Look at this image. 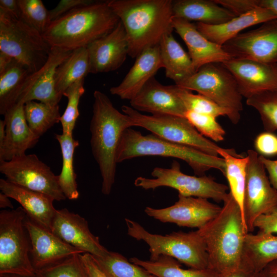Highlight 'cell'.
<instances>
[{"mask_svg": "<svg viewBox=\"0 0 277 277\" xmlns=\"http://www.w3.org/2000/svg\"><path fill=\"white\" fill-rule=\"evenodd\" d=\"M220 212L197 230L208 256L209 268L221 276L244 266L245 236L248 232L241 209L231 193Z\"/></svg>", "mask_w": 277, "mask_h": 277, "instance_id": "cell-1", "label": "cell"}, {"mask_svg": "<svg viewBox=\"0 0 277 277\" xmlns=\"http://www.w3.org/2000/svg\"><path fill=\"white\" fill-rule=\"evenodd\" d=\"M108 5L122 23L128 43V55L159 45L173 30L172 0H108Z\"/></svg>", "mask_w": 277, "mask_h": 277, "instance_id": "cell-2", "label": "cell"}, {"mask_svg": "<svg viewBox=\"0 0 277 277\" xmlns=\"http://www.w3.org/2000/svg\"><path fill=\"white\" fill-rule=\"evenodd\" d=\"M119 22L107 1H95L51 21L42 35L51 47L73 51L107 34Z\"/></svg>", "mask_w": 277, "mask_h": 277, "instance_id": "cell-3", "label": "cell"}, {"mask_svg": "<svg viewBox=\"0 0 277 277\" xmlns=\"http://www.w3.org/2000/svg\"><path fill=\"white\" fill-rule=\"evenodd\" d=\"M90 122V144L92 154L102 177V192L109 195L114 183L116 154L123 132L134 126L130 118L116 109L103 92L93 93Z\"/></svg>", "mask_w": 277, "mask_h": 277, "instance_id": "cell-4", "label": "cell"}, {"mask_svg": "<svg viewBox=\"0 0 277 277\" xmlns=\"http://www.w3.org/2000/svg\"><path fill=\"white\" fill-rule=\"evenodd\" d=\"M144 156L181 159L189 165L197 176L205 175L211 169H217L225 174V162L222 157L211 156L193 148L170 142L152 133L144 135L131 128L127 129L118 145L117 163Z\"/></svg>", "mask_w": 277, "mask_h": 277, "instance_id": "cell-5", "label": "cell"}, {"mask_svg": "<svg viewBox=\"0 0 277 277\" xmlns=\"http://www.w3.org/2000/svg\"><path fill=\"white\" fill-rule=\"evenodd\" d=\"M127 234L145 242L149 246L150 260L162 255L172 257L190 268H209L208 256L204 242L197 230L173 232L164 235L148 232L137 222L125 218Z\"/></svg>", "mask_w": 277, "mask_h": 277, "instance_id": "cell-6", "label": "cell"}, {"mask_svg": "<svg viewBox=\"0 0 277 277\" xmlns=\"http://www.w3.org/2000/svg\"><path fill=\"white\" fill-rule=\"evenodd\" d=\"M26 217L21 206L0 211V274L36 273L30 260L31 245Z\"/></svg>", "mask_w": 277, "mask_h": 277, "instance_id": "cell-7", "label": "cell"}, {"mask_svg": "<svg viewBox=\"0 0 277 277\" xmlns=\"http://www.w3.org/2000/svg\"><path fill=\"white\" fill-rule=\"evenodd\" d=\"M51 48L39 32L0 9L1 52L14 58L33 73L46 62Z\"/></svg>", "mask_w": 277, "mask_h": 277, "instance_id": "cell-8", "label": "cell"}, {"mask_svg": "<svg viewBox=\"0 0 277 277\" xmlns=\"http://www.w3.org/2000/svg\"><path fill=\"white\" fill-rule=\"evenodd\" d=\"M175 85L209 98L230 112L231 123H239L243 109V97L235 78L222 63L206 64Z\"/></svg>", "mask_w": 277, "mask_h": 277, "instance_id": "cell-9", "label": "cell"}, {"mask_svg": "<svg viewBox=\"0 0 277 277\" xmlns=\"http://www.w3.org/2000/svg\"><path fill=\"white\" fill-rule=\"evenodd\" d=\"M122 111L130 118L134 126L145 128L162 139L193 148L211 156L219 155L218 150L221 147L201 134L185 117L146 115L127 105L122 107Z\"/></svg>", "mask_w": 277, "mask_h": 277, "instance_id": "cell-10", "label": "cell"}, {"mask_svg": "<svg viewBox=\"0 0 277 277\" xmlns=\"http://www.w3.org/2000/svg\"><path fill=\"white\" fill-rule=\"evenodd\" d=\"M153 179L137 177L134 182L135 186L145 190H154L167 187L176 190L179 194L204 199H211L224 202L228 197V187L216 182L206 175L192 176L183 173L180 165L174 161L170 168L155 167L152 172Z\"/></svg>", "mask_w": 277, "mask_h": 277, "instance_id": "cell-11", "label": "cell"}, {"mask_svg": "<svg viewBox=\"0 0 277 277\" xmlns=\"http://www.w3.org/2000/svg\"><path fill=\"white\" fill-rule=\"evenodd\" d=\"M0 172L8 181L45 194L54 201L66 199L60 187L58 175L35 154H25L0 162Z\"/></svg>", "mask_w": 277, "mask_h": 277, "instance_id": "cell-12", "label": "cell"}, {"mask_svg": "<svg viewBox=\"0 0 277 277\" xmlns=\"http://www.w3.org/2000/svg\"><path fill=\"white\" fill-rule=\"evenodd\" d=\"M243 216L248 233L254 230L258 217L277 207V191L271 185L256 151H247Z\"/></svg>", "mask_w": 277, "mask_h": 277, "instance_id": "cell-13", "label": "cell"}, {"mask_svg": "<svg viewBox=\"0 0 277 277\" xmlns=\"http://www.w3.org/2000/svg\"><path fill=\"white\" fill-rule=\"evenodd\" d=\"M222 47L232 58L277 63V18L240 33Z\"/></svg>", "mask_w": 277, "mask_h": 277, "instance_id": "cell-14", "label": "cell"}, {"mask_svg": "<svg viewBox=\"0 0 277 277\" xmlns=\"http://www.w3.org/2000/svg\"><path fill=\"white\" fill-rule=\"evenodd\" d=\"M208 200L179 194L178 200L169 207L160 209L146 207L144 211L161 222L198 229L214 218L222 209Z\"/></svg>", "mask_w": 277, "mask_h": 277, "instance_id": "cell-15", "label": "cell"}, {"mask_svg": "<svg viewBox=\"0 0 277 277\" xmlns=\"http://www.w3.org/2000/svg\"><path fill=\"white\" fill-rule=\"evenodd\" d=\"M26 226L31 248L30 260L35 271H39L77 254L84 253L31 220L27 215Z\"/></svg>", "mask_w": 277, "mask_h": 277, "instance_id": "cell-16", "label": "cell"}, {"mask_svg": "<svg viewBox=\"0 0 277 277\" xmlns=\"http://www.w3.org/2000/svg\"><path fill=\"white\" fill-rule=\"evenodd\" d=\"M72 51L51 47L45 64L27 78L16 103L25 104L30 101H37L51 105H58L62 96L55 89V71Z\"/></svg>", "mask_w": 277, "mask_h": 277, "instance_id": "cell-17", "label": "cell"}, {"mask_svg": "<svg viewBox=\"0 0 277 277\" xmlns=\"http://www.w3.org/2000/svg\"><path fill=\"white\" fill-rule=\"evenodd\" d=\"M222 63L235 78L243 97L277 90V63L232 58Z\"/></svg>", "mask_w": 277, "mask_h": 277, "instance_id": "cell-18", "label": "cell"}, {"mask_svg": "<svg viewBox=\"0 0 277 277\" xmlns=\"http://www.w3.org/2000/svg\"><path fill=\"white\" fill-rule=\"evenodd\" d=\"M51 230L84 253L102 256L109 251L101 244L98 237L90 231L87 221L66 208L56 209Z\"/></svg>", "mask_w": 277, "mask_h": 277, "instance_id": "cell-19", "label": "cell"}, {"mask_svg": "<svg viewBox=\"0 0 277 277\" xmlns=\"http://www.w3.org/2000/svg\"><path fill=\"white\" fill-rule=\"evenodd\" d=\"M87 49L90 73L108 72L119 68L129 51L126 33L121 22L109 33L90 44Z\"/></svg>", "mask_w": 277, "mask_h": 277, "instance_id": "cell-20", "label": "cell"}, {"mask_svg": "<svg viewBox=\"0 0 277 277\" xmlns=\"http://www.w3.org/2000/svg\"><path fill=\"white\" fill-rule=\"evenodd\" d=\"M130 102L131 107L134 109L149 112L151 114L185 117L187 111L172 85H163L154 77L145 84Z\"/></svg>", "mask_w": 277, "mask_h": 277, "instance_id": "cell-21", "label": "cell"}, {"mask_svg": "<svg viewBox=\"0 0 277 277\" xmlns=\"http://www.w3.org/2000/svg\"><path fill=\"white\" fill-rule=\"evenodd\" d=\"M6 138L0 151V162L25 154L26 150L34 146L39 136L29 127L25 114V104L17 103L4 114Z\"/></svg>", "mask_w": 277, "mask_h": 277, "instance_id": "cell-22", "label": "cell"}, {"mask_svg": "<svg viewBox=\"0 0 277 277\" xmlns=\"http://www.w3.org/2000/svg\"><path fill=\"white\" fill-rule=\"evenodd\" d=\"M173 28L186 44L188 54L196 71L206 64L223 63L232 58L222 46L205 37L197 30L195 23L174 17Z\"/></svg>", "mask_w": 277, "mask_h": 277, "instance_id": "cell-23", "label": "cell"}, {"mask_svg": "<svg viewBox=\"0 0 277 277\" xmlns=\"http://www.w3.org/2000/svg\"><path fill=\"white\" fill-rule=\"evenodd\" d=\"M163 68L159 45L142 52L123 81L110 89V93L123 100H132L157 71Z\"/></svg>", "mask_w": 277, "mask_h": 277, "instance_id": "cell-24", "label": "cell"}, {"mask_svg": "<svg viewBox=\"0 0 277 277\" xmlns=\"http://www.w3.org/2000/svg\"><path fill=\"white\" fill-rule=\"evenodd\" d=\"M1 192L17 201L28 216L42 227L51 230L52 220L56 209L53 206L51 197L0 179Z\"/></svg>", "mask_w": 277, "mask_h": 277, "instance_id": "cell-25", "label": "cell"}, {"mask_svg": "<svg viewBox=\"0 0 277 277\" xmlns=\"http://www.w3.org/2000/svg\"><path fill=\"white\" fill-rule=\"evenodd\" d=\"M276 18L277 16L271 10L259 7L223 24L216 25L201 23L195 24L197 30L208 39L223 46L240 34L242 30Z\"/></svg>", "mask_w": 277, "mask_h": 277, "instance_id": "cell-26", "label": "cell"}, {"mask_svg": "<svg viewBox=\"0 0 277 277\" xmlns=\"http://www.w3.org/2000/svg\"><path fill=\"white\" fill-rule=\"evenodd\" d=\"M172 10L174 17L210 25L223 24L237 16L214 0L173 1Z\"/></svg>", "mask_w": 277, "mask_h": 277, "instance_id": "cell-27", "label": "cell"}, {"mask_svg": "<svg viewBox=\"0 0 277 277\" xmlns=\"http://www.w3.org/2000/svg\"><path fill=\"white\" fill-rule=\"evenodd\" d=\"M159 45L166 76L175 84L196 72L189 54L175 39L172 33L164 35Z\"/></svg>", "mask_w": 277, "mask_h": 277, "instance_id": "cell-28", "label": "cell"}, {"mask_svg": "<svg viewBox=\"0 0 277 277\" xmlns=\"http://www.w3.org/2000/svg\"><path fill=\"white\" fill-rule=\"evenodd\" d=\"M31 73L21 63L12 58L0 68V114H4L16 104L23 85Z\"/></svg>", "mask_w": 277, "mask_h": 277, "instance_id": "cell-29", "label": "cell"}, {"mask_svg": "<svg viewBox=\"0 0 277 277\" xmlns=\"http://www.w3.org/2000/svg\"><path fill=\"white\" fill-rule=\"evenodd\" d=\"M246 262L260 271L269 263L277 260V236L273 234L247 233L245 236Z\"/></svg>", "mask_w": 277, "mask_h": 277, "instance_id": "cell-30", "label": "cell"}, {"mask_svg": "<svg viewBox=\"0 0 277 277\" xmlns=\"http://www.w3.org/2000/svg\"><path fill=\"white\" fill-rule=\"evenodd\" d=\"M90 72V64L87 47L73 50L56 70L55 83L57 93L62 97L68 88L78 81L85 79Z\"/></svg>", "mask_w": 277, "mask_h": 277, "instance_id": "cell-31", "label": "cell"}, {"mask_svg": "<svg viewBox=\"0 0 277 277\" xmlns=\"http://www.w3.org/2000/svg\"><path fill=\"white\" fill-rule=\"evenodd\" d=\"M218 154L225 161L226 165L225 176L228 182L229 192L239 205L243 216L248 157L247 155L244 157L236 153L233 149L221 148L218 150Z\"/></svg>", "mask_w": 277, "mask_h": 277, "instance_id": "cell-32", "label": "cell"}, {"mask_svg": "<svg viewBox=\"0 0 277 277\" xmlns=\"http://www.w3.org/2000/svg\"><path fill=\"white\" fill-rule=\"evenodd\" d=\"M55 138L60 145L62 155V168L58 175L60 187L66 199L76 200L80 194L73 167V156L79 142L73 138L72 134L63 133L55 134Z\"/></svg>", "mask_w": 277, "mask_h": 277, "instance_id": "cell-33", "label": "cell"}, {"mask_svg": "<svg viewBox=\"0 0 277 277\" xmlns=\"http://www.w3.org/2000/svg\"><path fill=\"white\" fill-rule=\"evenodd\" d=\"M129 261L138 265L157 277H221L215 271L209 268L196 269H184L176 259L162 255L154 261H144L133 257Z\"/></svg>", "mask_w": 277, "mask_h": 277, "instance_id": "cell-34", "label": "cell"}, {"mask_svg": "<svg viewBox=\"0 0 277 277\" xmlns=\"http://www.w3.org/2000/svg\"><path fill=\"white\" fill-rule=\"evenodd\" d=\"M93 256L106 277H157L117 252L109 251L103 256Z\"/></svg>", "mask_w": 277, "mask_h": 277, "instance_id": "cell-35", "label": "cell"}, {"mask_svg": "<svg viewBox=\"0 0 277 277\" xmlns=\"http://www.w3.org/2000/svg\"><path fill=\"white\" fill-rule=\"evenodd\" d=\"M25 114L29 127L39 137L60 122L61 116L58 105H51L35 101L25 103Z\"/></svg>", "mask_w": 277, "mask_h": 277, "instance_id": "cell-36", "label": "cell"}, {"mask_svg": "<svg viewBox=\"0 0 277 277\" xmlns=\"http://www.w3.org/2000/svg\"><path fill=\"white\" fill-rule=\"evenodd\" d=\"M246 103L258 112L266 131L277 130V90L255 94L247 98Z\"/></svg>", "mask_w": 277, "mask_h": 277, "instance_id": "cell-37", "label": "cell"}, {"mask_svg": "<svg viewBox=\"0 0 277 277\" xmlns=\"http://www.w3.org/2000/svg\"><path fill=\"white\" fill-rule=\"evenodd\" d=\"M172 86L187 111L210 115L216 118L220 116H226L230 119V112L209 98L199 93L195 94L191 91L181 88L175 84Z\"/></svg>", "mask_w": 277, "mask_h": 277, "instance_id": "cell-38", "label": "cell"}, {"mask_svg": "<svg viewBox=\"0 0 277 277\" xmlns=\"http://www.w3.org/2000/svg\"><path fill=\"white\" fill-rule=\"evenodd\" d=\"M20 19L43 34L49 26V10L41 0H18Z\"/></svg>", "mask_w": 277, "mask_h": 277, "instance_id": "cell-39", "label": "cell"}, {"mask_svg": "<svg viewBox=\"0 0 277 277\" xmlns=\"http://www.w3.org/2000/svg\"><path fill=\"white\" fill-rule=\"evenodd\" d=\"M84 80L85 79H82L73 84L63 94L68 100L65 110L60 118L63 133L72 134L80 114L78 105L80 98L85 91L84 86Z\"/></svg>", "mask_w": 277, "mask_h": 277, "instance_id": "cell-40", "label": "cell"}, {"mask_svg": "<svg viewBox=\"0 0 277 277\" xmlns=\"http://www.w3.org/2000/svg\"><path fill=\"white\" fill-rule=\"evenodd\" d=\"M81 254H75L36 273L41 277H89Z\"/></svg>", "mask_w": 277, "mask_h": 277, "instance_id": "cell-41", "label": "cell"}, {"mask_svg": "<svg viewBox=\"0 0 277 277\" xmlns=\"http://www.w3.org/2000/svg\"><path fill=\"white\" fill-rule=\"evenodd\" d=\"M185 117L203 136L216 142L224 140L226 132L215 117L192 111H187Z\"/></svg>", "mask_w": 277, "mask_h": 277, "instance_id": "cell-42", "label": "cell"}, {"mask_svg": "<svg viewBox=\"0 0 277 277\" xmlns=\"http://www.w3.org/2000/svg\"><path fill=\"white\" fill-rule=\"evenodd\" d=\"M256 152L264 157L277 155V135L265 131L259 134L254 141Z\"/></svg>", "mask_w": 277, "mask_h": 277, "instance_id": "cell-43", "label": "cell"}, {"mask_svg": "<svg viewBox=\"0 0 277 277\" xmlns=\"http://www.w3.org/2000/svg\"><path fill=\"white\" fill-rule=\"evenodd\" d=\"M218 5L229 10L236 16L246 13L259 7V0H214Z\"/></svg>", "mask_w": 277, "mask_h": 277, "instance_id": "cell-44", "label": "cell"}, {"mask_svg": "<svg viewBox=\"0 0 277 277\" xmlns=\"http://www.w3.org/2000/svg\"><path fill=\"white\" fill-rule=\"evenodd\" d=\"M253 226L254 228L258 229L260 232L269 234L277 233V207L258 217Z\"/></svg>", "mask_w": 277, "mask_h": 277, "instance_id": "cell-45", "label": "cell"}, {"mask_svg": "<svg viewBox=\"0 0 277 277\" xmlns=\"http://www.w3.org/2000/svg\"><path fill=\"white\" fill-rule=\"evenodd\" d=\"M94 2L92 0H61L55 8L49 10L50 21L57 18L73 9L90 4Z\"/></svg>", "mask_w": 277, "mask_h": 277, "instance_id": "cell-46", "label": "cell"}, {"mask_svg": "<svg viewBox=\"0 0 277 277\" xmlns=\"http://www.w3.org/2000/svg\"><path fill=\"white\" fill-rule=\"evenodd\" d=\"M81 257L89 277H106L92 255L84 253Z\"/></svg>", "mask_w": 277, "mask_h": 277, "instance_id": "cell-47", "label": "cell"}, {"mask_svg": "<svg viewBox=\"0 0 277 277\" xmlns=\"http://www.w3.org/2000/svg\"><path fill=\"white\" fill-rule=\"evenodd\" d=\"M259 159L268 173V177L271 185L277 191V160H270L260 155Z\"/></svg>", "mask_w": 277, "mask_h": 277, "instance_id": "cell-48", "label": "cell"}, {"mask_svg": "<svg viewBox=\"0 0 277 277\" xmlns=\"http://www.w3.org/2000/svg\"><path fill=\"white\" fill-rule=\"evenodd\" d=\"M0 9L17 18H20L18 0H0Z\"/></svg>", "mask_w": 277, "mask_h": 277, "instance_id": "cell-49", "label": "cell"}, {"mask_svg": "<svg viewBox=\"0 0 277 277\" xmlns=\"http://www.w3.org/2000/svg\"><path fill=\"white\" fill-rule=\"evenodd\" d=\"M221 277H259V272L249 266H244Z\"/></svg>", "mask_w": 277, "mask_h": 277, "instance_id": "cell-50", "label": "cell"}, {"mask_svg": "<svg viewBox=\"0 0 277 277\" xmlns=\"http://www.w3.org/2000/svg\"><path fill=\"white\" fill-rule=\"evenodd\" d=\"M259 277H277V260L269 263L259 271Z\"/></svg>", "mask_w": 277, "mask_h": 277, "instance_id": "cell-51", "label": "cell"}, {"mask_svg": "<svg viewBox=\"0 0 277 277\" xmlns=\"http://www.w3.org/2000/svg\"><path fill=\"white\" fill-rule=\"evenodd\" d=\"M259 6L271 10L277 16V0H259Z\"/></svg>", "mask_w": 277, "mask_h": 277, "instance_id": "cell-52", "label": "cell"}, {"mask_svg": "<svg viewBox=\"0 0 277 277\" xmlns=\"http://www.w3.org/2000/svg\"><path fill=\"white\" fill-rule=\"evenodd\" d=\"M8 196L5 193L0 192V208L1 209H5L9 208L11 209H13V205Z\"/></svg>", "mask_w": 277, "mask_h": 277, "instance_id": "cell-53", "label": "cell"}, {"mask_svg": "<svg viewBox=\"0 0 277 277\" xmlns=\"http://www.w3.org/2000/svg\"><path fill=\"white\" fill-rule=\"evenodd\" d=\"M5 123L4 120L0 121V151H1L4 147L5 138Z\"/></svg>", "mask_w": 277, "mask_h": 277, "instance_id": "cell-54", "label": "cell"}, {"mask_svg": "<svg viewBox=\"0 0 277 277\" xmlns=\"http://www.w3.org/2000/svg\"><path fill=\"white\" fill-rule=\"evenodd\" d=\"M0 277H41L39 275L37 274L31 276H21L14 274H0Z\"/></svg>", "mask_w": 277, "mask_h": 277, "instance_id": "cell-55", "label": "cell"}]
</instances>
